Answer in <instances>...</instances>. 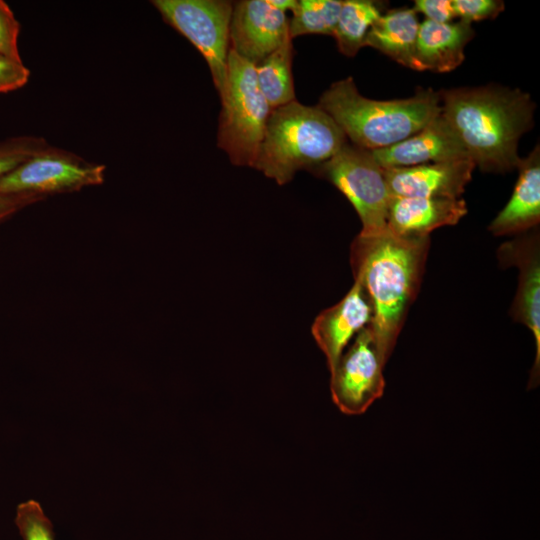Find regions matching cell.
<instances>
[{
    "label": "cell",
    "mask_w": 540,
    "mask_h": 540,
    "mask_svg": "<svg viewBox=\"0 0 540 540\" xmlns=\"http://www.w3.org/2000/svg\"><path fill=\"white\" fill-rule=\"evenodd\" d=\"M381 15L380 4L375 1H342L333 33L338 50L345 56H355L365 46V40L371 26Z\"/></svg>",
    "instance_id": "obj_20"
},
{
    "label": "cell",
    "mask_w": 540,
    "mask_h": 540,
    "mask_svg": "<svg viewBox=\"0 0 540 540\" xmlns=\"http://www.w3.org/2000/svg\"><path fill=\"white\" fill-rule=\"evenodd\" d=\"M467 213L464 199L392 196L387 213V228L407 239L429 238L430 232L455 225Z\"/></svg>",
    "instance_id": "obj_15"
},
{
    "label": "cell",
    "mask_w": 540,
    "mask_h": 540,
    "mask_svg": "<svg viewBox=\"0 0 540 540\" xmlns=\"http://www.w3.org/2000/svg\"><path fill=\"white\" fill-rule=\"evenodd\" d=\"M105 165L55 147H46L9 174L0 178V193L48 194L78 191L102 184Z\"/></svg>",
    "instance_id": "obj_8"
},
{
    "label": "cell",
    "mask_w": 540,
    "mask_h": 540,
    "mask_svg": "<svg viewBox=\"0 0 540 540\" xmlns=\"http://www.w3.org/2000/svg\"><path fill=\"white\" fill-rule=\"evenodd\" d=\"M476 165L470 159L384 169L392 196L459 199Z\"/></svg>",
    "instance_id": "obj_12"
},
{
    "label": "cell",
    "mask_w": 540,
    "mask_h": 540,
    "mask_svg": "<svg viewBox=\"0 0 540 540\" xmlns=\"http://www.w3.org/2000/svg\"><path fill=\"white\" fill-rule=\"evenodd\" d=\"M220 99L217 145L232 164L252 167L272 108L258 87L255 65L231 49Z\"/></svg>",
    "instance_id": "obj_5"
},
{
    "label": "cell",
    "mask_w": 540,
    "mask_h": 540,
    "mask_svg": "<svg viewBox=\"0 0 540 540\" xmlns=\"http://www.w3.org/2000/svg\"><path fill=\"white\" fill-rule=\"evenodd\" d=\"M293 54L292 39L288 36L275 51L255 65L258 87L272 109L296 100Z\"/></svg>",
    "instance_id": "obj_19"
},
{
    "label": "cell",
    "mask_w": 540,
    "mask_h": 540,
    "mask_svg": "<svg viewBox=\"0 0 540 540\" xmlns=\"http://www.w3.org/2000/svg\"><path fill=\"white\" fill-rule=\"evenodd\" d=\"M413 10L436 23H450L455 18L451 0H416Z\"/></svg>",
    "instance_id": "obj_27"
},
{
    "label": "cell",
    "mask_w": 540,
    "mask_h": 540,
    "mask_svg": "<svg viewBox=\"0 0 540 540\" xmlns=\"http://www.w3.org/2000/svg\"><path fill=\"white\" fill-rule=\"evenodd\" d=\"M441 114L484 172L517 168L520 137L533 124L534 103L519 89L498 86L440 92Z\"/></svg>",
    "instance_id": "obj_2"
},
{
    "label": "cell",
    "mask_w": 540,
    "mask_h": 540,
    "mask_svg": "<svg viewBox=\"0 0 540 540\" xmlns=\"http://www.w3.org/2000/svg\"><path fill=\"white\" fill-rule=\"evenodd\" d=\"M42 137L19 136L0 142V178L48 147Z\"/></svg>",
    "instance_id": "obj_23"
},
{
    "label": "cell",
    "mask_w": 540,
    "mask_h": 540,
    "mask_svg": "<svg viewBox=\"0 0 540 540\" xmlns=\"http://www.w3.org/2000/svg\"><path fill=\"white\" fill-rule=\"evenodd\" d=\"M312 173L332 183L349 200L362 222L361 233H377L387 227L392 195L384 169L371 151L347 142Z\"/></svg>",
    "instance_id": "obj_6"
},
{
    "label": "cell",
    "mask_w": 540,
    "mask_h": 540,
    "mask_svg": "<svg viewBox=\"0 0 540 540\" xmlns=\"http://www.w3.org/2000/svg\"><path fill=\"white\" fill-rule=\"evenodd\" d=\"M498 257L503 265H515L519 284L511 307L513 318L533 333L536 356L528 388H535L540 374V251L538 235L533 234L502 244Z\"/></svg>",
    "instance_id": "obj_11"
},
{
    "label": "cell",
    "mask_w": 540,
    "mask_h": 540,
    "mask_svg": "<svg viewBox=\"0 0 540 540\" xmlns=\"http://www.w3.org/2000/svg\"><path fill=\"white\" fill-rule=\"evenodd\" d=\"M41 197L28 194L0 193V221L23 207L41 200Z\"/></svg>",
    "instance_id": "obj_28"
},
{
    "label": "cell",
    "mask_w": 540,
    "mask_h": 540,
    "mask_svg": "<svg viewBox=\"0 0 540 540\" xmlns=\"http://www.w3.org/2000/svg\"><path fill=\"white\" fill-rule=\"evenodd\" d=\"M324 110L353 145L377 150L401 142L422 130L441 113L440 92L421 89L414 96L373 100L362 96L352 77L339 80L323 92Z\"/></svg>",
    "instance_id": "obj_3"
},
{
    "label": "cell",
    "mask_w": 540,
    "mask_h": 540,
    "mask_svg": "<svg viewBox=\"0 0 540 540\" xmlns=\"http://www.w3.org/2000/svg\"><path fill=\"white\" fill-rule=\"evenodd\" d=\"M473 37L472 25L462 20L436 23L425 19L420 22L416 60L421 71L445 73L456 69L464 61V49Z\"/></svg>",
    "instance_id": "obj_17"
},
{
    "label": "cell",
    "mask_w": 540,
    "mask_h": 540,
    "mask_svg": "<svg viewBox=\"0 0 540 540\" xmlns=\"http://www.w3.org/2000/svg\"><path fill=\"white\" fill-rule=\"evenodd\" d=\"M429 248V238L407 239L387 227L359 233L351 245L350 261L372 306L368 325L387 361L407 311L417 295Z\"/></svg>",
    "instance_id": "obj_1"
},
{
    "label": "cell",
    "mask_w": 540,
    "mask_h": 540,
    "mask_svg": "<svg viewBox=\"0 0 540 540\" xmlns=\"http://www.w3.org/2000/svg\"><path fill=\"white\" fill-rule=\"evenodd\" d=\"M30 76L22 61L0 56V93L13 91L24 86Z\"/></svg>",
    "instance_id": "obj_26"
},
{
    "label": "cell",
    "mask_w": 540,
    "mask_h": 540,
    "mask_svg": "<svg viewBox=\"0 0 540 540\" xmlns=\"http://www.w3.org/2000/svg\"><path fill=\"white\" fill-rule=\"evenodd\" d=\"M268 1L275 9L284 13H286L288 10L292 12L297 3V0H268Z\"/></svg>",
    "instance_id": "obj_29"
},
{
    "label": "cell",
    "mask_w": 540,
    "mask_h": 540,
    "mask_svg": "<svg viewBox=\"0 0 540 540\" xmlns=\"http://www.w3.org/2000/svg\"><path fill=\"white\" fill-rule=\"evenodd\" d=\"M419 24L413 8L389 10L373 23L365 46L377 49L407 68L421 71L416 60Z\"/></svg>",
    "instance_id": "obj_18"
},
{
    "label": "cell",
    "mask_w": 540,
    "mask_h": 540,
    "mask_svg": "<svg viewBox=\"0 0 540 540\" xmlns=\"http://www.w3.org/2000/svg\"><path fill=\"white\" fill-rule=\"evenodd\" d=\"M371 153L383 169L470 159L458 135L441 113L413 136Z\"/></svg>",
    "instance_id": "obj_13"
},
{
    "label": "cell",
    "mask_w": 540,
    "mask_h": 540,
    "mask_svg": "<svg viewBox=\"0 0 540 540\" xmlns=\"http://www.w3.org/2000/svg\"><path fill=\"white\" fill-rule=\"evenodd\" d=\"M20 23L6 2L0 0V56L22 61L18 48Z\"/></svg>",
    "instance_id": "obj_25"
},
{
    "label": "cell",
    "mask_w": 540,
    "mask_h": 540,
    "mask_svg": "<svg viewBox=\"0 0 540 540\" xmlns=\"http://www.w3.org/2000/svg\"><path fill=\"white\" fill-rule=\"evenodd\" d=\"M151 3L163 20L202 54L221 95L227 79L233 3L225 0H154Z\"/></svg>",
    "instance_id": "obj_7"
},
{
    "label": "cell",
    "mask_w": 540,
    "mask_h": 540,
    "mask_svg": "<svg viewBox=\"0 0 540 540\" xmlns=\"http://www.w3.org/2000/svg\"><path fill=\"white\" fill-rule=\"evenodd\" d=\"M519 176L506 206L489 225L496 236L524 232L540 221V150L537 145L518 166Z\"/></svg>",
    "instance_id": "obj_16"
},
{
    "label": "cell",
    "mask_w": 540,
    "mask_h": 540,
    "mask_svg": "<svg viewBox=\"0 0 540 540\" xmlns=\"http://www.w3.org/2000/svg\"><path fill=\"white\" fill-rule=\"evenodd\" d=\"M289 36L286 13L268 0H242L233 4L229 29L230 49L257 65Z\"/></svg>",
    "instance_id": "obj_10"
},
{
    "label": "cell",
    "mask_w": 540,
    "mask_h": 540,
    "mask_svg": "<svg viewBox=\"0 0 540 540\" xmlns=\"http://www.w3.org/2000/svg\"><path fill=\"white\" fill-rule=\"evenodd\" d=\"M346 143L344 132L324 110L294 100L271 110L252 168L284 185L300 170H315Z\"/></svg>",
    "instance_id": "obj_4"
},
{
    "label": "cell",
    "mask_w": 540,
    "mask_h": 540,
    "mask_svg": "<svg viewBox=\"0 0 540 540\" xmlns=\"http://www.w3.org/2000/svg\"><path fill=\"white\" fill-rule=\"evenodd\" d=\"M386 360L369 326L344 350L331 373L333 402L345 414L364 413L384 392Z\"/></svg>",
    "instance_id": "obj_9"
},
{
    "label": "cell",
    "mask_w": 540,
    "mask_h": 540,
    "mask_svg": "<svg viewBox=\"0 0 540 540\" xmlns=\"http://www.w3.org/2000/svg\"><path fill=\"white\" fill-rule=\"evenodd\" d=\"M15 524L23 540H55L52 522L35 500L18 505Z\"/></svg>",
    "instance_id": "obj_22"
},
{
    "label": "cell",
    "mask_w": 540,
    "mask_h": 540,
    "mask_svg": "<svg viewBox=\"0 0 540 540\" xmlns=\"http://www.w3.org/2000/svg\"><path fill=\"white\" fill-rule=\"evenodd\" d=\"M342 1L299 0L289 20V36L294 38L307 34L333 36Z\"/></svg>",
    "instance_id": "obj_21"
},
{
    "label": "cell",
    "mask_w": 540,
    "mask_h": 540,
    "mask_svg": "<svg viewBox=\"0 0 540 540\" xmlns=\"http://www.w3.org/2000/svg\"><path fill=\"white\" fill-rule=\"evenodd\" d=\"M372 306L362 285L355 281L335 305L323 310L312 324V335L324 353L329 371L337 364L348 343L372 319Z\"/></svg>",
    "instance_id": "obj_14"
},
{
    "label": "cell",
    "mask_w": 540,
    "mask_h": 540,
    "mask_svg": "<svg viewBox=\"0 0 540 540\" xmlns=\"http://www.w3.org/2000/svg\"><path fill=\"white\" fill-rule=\"evenodd\" d=\"M451 3L455 17L470 24L494 19L505 9L501 0H453Z\"/></svg>",
    "instance_id": "obj_24"
}]
</instances>
